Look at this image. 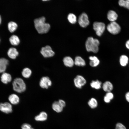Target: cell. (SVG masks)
Instances as JSON below:
<instances>
[{
  "label": "cell",
  "instance_id": "obj_1",
  "mask_svg": "<svg viewBox=\"0 0 129 129\" xmlns=\"http://www.w3.org/2000/svg\"><path fill=\"white\" fill-rule=\"evenodd\" d=\"M46 19L44 16L35 19L34 23L35 27L38 32L40 34L47 32L50 28V25L45 22Z\"/></svg>",
  "mask_w": 129,
  "mask_h": 129
},
{
  "label": "cell",
  "instance_id": "obj_2",
  "mask_svg": "<svg viewBox=\"0 0 129 129\" xmlns=\"http://www.w3.org/2000/svg\"><path fill=\"white\" fill-rule=\"evenodd\" d=\"M99 44V42L98 39L94 38L92 37H89L87 38L86 41L85 46L86 49L88 52H92L96 53L98 51Z\"/></svg>",
  "mask_w": 129,
  "mask_h": 129
},
{
  "label": "cell",
  "instance_id": "obj_3",
  "mask_svg": "<svg viewBox=\"0 0 129 129\" xmlns=\"http://www.w3.org/2000/svg\"><path fill=\"white\" fill-rule=\"evenodd\" d=\"M13 90L18 93L24 92L26 89V85L23 80L20 78H17L14 80L12 83Z\"/></svg>",
  "mask_w": 129,
  "mask_h": 129
},
{
  "label": "cell",
  "instance_id": "obj_4",
  "mask_svg": "<svg viewBox=\"0 0 129 129\" xmlns=\"http://www.w3.org/2000/svg\"><path fill=\"white\" fill-rule=\"evenodd\" d=\"M107 28L109 32L113 35L118 33L121 30L120 25L115 21L111 22L107 26Z\"/></svg>",
  "mask_w": 129,
  "mask_h": 129
},
{
  "label": "cell",
  "instance_id": "obj_5",
  "mask_svg": "<svg viewBox=\"0 0 129 129\" xmlns=\"http://www.w3.org/2000/svg\"><path fill=\"white\" fill-rule=\"evenodd\" d=\"M93 26L97 35L99 36L102 35L105 28V24L102 22H95L93 23Z\"/></svg>",
  "mask_w": 129,
  "mask_h": 129
},
{
  "label": "cell",
  "instance_id": "obj_6",
  "mask_svg": "<svg viewBox=\"0 0 129 129\" xmlns=\"http://www.w3.org/2000/svg\"><path fill=\"white\" fill-rule=\"evenodd\" d=\"M40 52L43 56L46 58L52 57L55 54L54 52L52 50L51 47L49 45L42 47Z\"/></svg>",
  "mask_w": 129,
  "mask_h": 129
},
{
  "label": "cell",
  "instance_id": "obj_7",
  "mask_svg": "<svg viewBox=\"0 0 129 129\" xmlns=\"http://www.w3.org/2000/svg\"><path fill=\"white\" fill-rule=\"evenodd\" d=\"M78 22L80 26L83 27H86L89 25L88 17L86 13H83L80 15L78 19Z\"/></svg>",
  "mask_w": 129,
  "mask_h": 129
},
{
  "label": "cell",
  "instance_id": "obj_8",
  "mask_svg": "<svg viewBox=\"0 0 129 129\" xmlns=\"http://www.w3.org/2000/svg\"><path fill=\"white\" fill-rule=\"evenodd\" d=\"M0 111L6 114L12 113L13 111L12 104L8 102L0 103Z\"/></svg>",
  "mask_w": 129,
  "mask_h": 129
},
{
  "label": "cell",
  "instance_id": "obj_9",
  "mask_svg": "<svg viewBox=\"0 0 129 129\" xmlns=\"http://www.w3.org/2000/svg\"><path fill=\"white\" fill-rule=\"evenodd\" d=\"M39 85L41 88L47 89L51 86L52 82L48 77L43 76L41 79Z\"/></svg>",
  "mask_w": 129,
  "mask_h": 129
},
{
  "label": "cell",
  "instance_id": "obj_10",
  "mask_svg": "<svg viewBox=\"0 0 129 129\" xmlns=\"http://www.w3.org/2000/svg\"><path fill=\"white\" fill-rule=\"evenodd\" d=\"M74 82L75 86L79 88H81L86 83L85 79L82 76L78 75L74 78Z\"/></svg>",
  "mask_w": 129,
  "mask_h": 129
},
{
  "label": "cell",
  "instance_id": "obj_11",
  "mask_svg": "<svg viewBox=\"0 0 129 129\" xmlns=\"http://www.w3.org/2000/svg\"><path fill=\"white\" fill-rule=\"evenodd\" d=\"M102 86L103 90L107 92H111L113 88L112 83L108 81L104 82L102 84Z\"/></svg>",
  "mask_w": 129,
  "mask_h": 129
},
{
  "label": "cell",
  "instance_id": "obj_12",
  "mask_svg": "<svg viewBox=\"0 0 129 129\" xmlns=\"http://www.w3.org/2000/svg\"><path fill=\"white\" fill-rule=\"evenodd\" d=\"M8 99L10 103L14 105L18 104L20 102L19 97L17 95L15 94H12L9 95Z\"/></svg>",
  "mask_w": 129,
  "mask_h": 129
},
{
  "label": "cell",
  "instance_id": "obj_13",
  "mask_svg": "<svg viewBox=\"0 0 129 129\" xmlns=\"http://www.w3.org/2000/svg\"><path fill=\"white\" fill-rule=\"evenodd\" d=\"M7 54L10 58L14 59L16 58L19 54V53L16 49L14 48H10L8 50Z\"/></svg>",
  "mask_w": 129,
  "mask_h": 129
},
{
  "label": "cell",
  "instance_id": "obj_14",
  "mask_svg": "<svg viewBox=\"0 0 129 129\" xmlns=\"http://www.w3.org/2000/svg\"><path fill=\"white\" fill-rule=\"evenodd\" d=\"M8 63L9 61L7 59L4 58H0V73L4 72Z\"/></svg>",
  "mask_w": 129,
  "mask_h": 129
},
{
  "label": "cell",
  "instance_id": "obj_15",
  "mask_svg": "<svg viewBox=\"0 0 129 129\" xmlns=\"http://www.w3.org/2000/svg\"><path fill=\"white\" fill-rule=\"evenodd\" d=\"M12 80L11 75L9 73L4 72L1 76V80L3 83L7 84L10 82Z\"/></svg>",
  "mask_w": 129,
  "mask_h": 129
},
{
  "label": "cell",
  "instance_id": "obj_16",
  "mask_svg": "<svg viewBox=\"0 0 129 129\" xmlns=\"http://www.w3.org/2000/svg\"><path fill=\"white\" fill-rule=\"evenodd\" d=\"M64 65L66 67H72L74 64V61L73 59L70 56L64 57L63 59Z\"/></svg>",
  "mask_w": 129,
  "mask_h": 129
},
{
  "label": "cell",
  "instance_id": "obj_17",
  "mask_svg": "<svg viewBox=\"0 0 129 129\" xmlns=\"http://www.w3.org/2000/svg\"><path fill=\"white\" fill-rule=\"evenodd\" d=\"M118 17V15L117 13L113 10L109 11L107 14V17L108 19L111 22H114Z\"/></svg>",
  "mask_w": 129,
  "mask_h": 129
},
{
  "label": "cell",
  "instance_id": "obj_18",
  "mask_svg": "<svg viewBox=\"0 0 129 129\" xmlns=\"http://www.w3.org/2000/svg\"><path fill=\"white\" fill-rule=\"evenodd\" d=\"M48 117L47 114L45 112H41L38 115L35 116L34 119L36 121H43L46 120Z\"/></svg>",
  "mask_w": 129,
  "mask_h": 129
},
{
  "label": "cell",
  "instance_id": "obj_19",
  "mask_svg": "<svg viewBox=\"0 0 129 129\" xmlns=\"http://www.w3.org/2000/svg\"><path fill=\"white\" fill-rule=\"evenodd\" d=\"M129 58L127 55H122L120 57L119 63L120 65L122 67L126 66L129 63Z\"/></svg>",
  "mask_w": 129,
  "mask_h": 129
},
{
  "label": "cell",
  "instance_id": "obj_20",
  "mask_svg": "<svg viewBox=\"0 0 129 129\" xmlns=\"http://www.w3.org/2000/svg\"><path fill=\"white\" fill-rule=\"evenodd\" d=\"M90 60L89 64L92 67H96L99 64L100 61L95 56H91L89 57Z\"/></svg>",
  "mask_w": 129,
  "mask_h": 129
},
{
  "label": "cell",
  "instance_id": "obj_21",
  "mask_svg": "<svg viewBox=\"0 0 129 129\" xmlns=\"http://www.w3.org/2000/svg\"><path fill=\"white\" fill-rule=\"evenodd\" d=\"M52 108L56 112L59 113L61 112L63 107L60 105L58 101L54 102L52 105Z\"/></svg>",
  "mask_w": 129,
  "mask_h": 129
},
{
  "label": "cell",
  "instance_id": "obj_22",
  "mask_svg": "<svg viewBox=\"0 0 129 129\" xmlns=\"http://www.w3.org/2000/svg\"><path fill=\"white\" fill-rule=\"evenodd\" d=\"M74 64L78 66H84L86 65L85 60L80 56L76 57L74 61Z\"/></svg>",
  "mask_w": 129,
  "mask_h": 129
},
{
  "label": "cell",
  "instance_id": "obj_23",
  "mask_svg": "<svg viewBox=\"0 0 129 129\" xmlns=\"http://www.w3.org/2000/svg\"><path fill=\"white\" fill-rule=\"evenodd\" d=\"M9 41L12 45L16 46L18 45L20 43V40L18 37L16 35H12L9 39Z\"/></svg>",
  "mask_w": 129,
  "mask_h": 129
},
{
  "label": "cell",
  "instance_id": "obj_24",
  "mask_svg": "<svg viewBox=\"0 0 129 129\" xmlns=\"http://www.w3.org/2000/svg\"><path fill=\"white\" fill-rule=\"evenodd\" d=\"M32 71L29 68L27 67L24 68L22 72V76L24 78H28L31 75Z\"/></svg>",
  "mask_w": 129,
  "mask_h": 129
},
{
  "label": "cell",
  "instance_id": "obj_25",
  "mask_svg": "<svg viewBox=\"0 0 129 129\" xmlns=\"http://www.w3.org/2000/svg\"><path fill=\"white\" fill-rule=\"evenodd\" d=\"M18 27L16 23L13 21L9 22L8 24V27L9 31L11 32H13L16 30Z\"/></svg>",
  "mask_w": 129,
  "mask_h": 129
},
{
  "label": "cell",
  "instance_id": "obj_26",
  "mask_svg": "<svg viewBox=\"0 0 129 129\" xmlns=\"http://www.w3.org/2000/svg\"><path fill=\"white\" fill-rule=\"evenodd\" d=\"M90 85L92 88L96 89H99L102 86V82L98 80L92 81Z\"/></svg>",
  "mask_w": 129,
  "mask_h": 129
},
{
  "label": "cell",
  "instance_id": "obj_27",
  "mask_svg": "<svg viewBox=\"0 0 129 129\" xmlns=\"http://www.w3.org/2000/svg\"><path fill=\"white\" fill-rule=\"evenodd\" d=\"M88 104L91 108H94L97 107V102L96 99L92 98L88 102Z\"/></svg>",
  "mask_w": 129,
  "mask_h": 129
},
{
  "label": "cell",
  "instance_id": "obj_28",
  "mask_svg": "<svg viewBox=\"0 0 129 129\" xmlns=\"http://www.w3.org/2000/svg\"><path fill=\"white\" fill-rule=\"evenodd\" d=\"M67 18L69 22L72 24H75L76 22V17L73 14L70 13L68 16Z\"/></svg>",
  "mask_w": 129,
  "mask_h": 129
},
{
  "label": "cell",
  "instance_id": "obj_29",
  "mask_svg": "<svg viewBox=\"0 0 129 129\" xmlns=\"http://www.w3.org/2000/svg\"><path fill=\"white\" fill-rule=\"evenodd\" d=\"M119 5L129 10V0H120L118 2Z\"/></svg>",
  "mask_w": 129,
  "mask_h": 129
},
{
  "label": "cell",
  "instance_id": "obj_30",
  "mask_svg": "<svg viewBox=\"0 0 129 129\" xmlns=\"http://www.w3.org/2000/svg\"><path fill=\"white\" fill-rule=\"evenodd\" d=\"M31 128L30 124L26 123L23 124L21 126L22 129H30Z\"/></svg>",
  "mask_w": 129,
  "mask_h": 129
},
{
  "label": "cell",
  "instance_id": "obj_31",
  "mask_svg": "<svg viewBox=\"0 0 129 129\" xmlns=\"http://www.w3.org/2000/svg\"><path fill=\"white\" fill-rule=\"evenodd\" d=\"M115 129H126L122 124L119 123L116 124Z\"/></svg>",
  "mask_w": 129,
  "mask_h": 129
},
{
  "label": "cell",
  "instance_id": "obj_32",
  "mask_svg": "<svg viewBox=\"0 0 129 129\" xmlns=\"http://www.w3.org/2000/svg\"><path fill=\"white\" fill-rule=\"evenodd\" d=\"M105 96L111 100L114 97L113 95L111 92H107Z\"/></svg>",
  "mask_w": 129,
  "mask_h": 129
},
{
  "label": "cell",
  "instance_id": "obj_33",
  "mask_svg": "<svg viewBox=\"0 0 129 129\" xmlns=\"http://www.w3.org/2000/svg\"><path fill=\"white\" fill-rule=\"evenodd\" d=\"M58 101L63 107H64L65 106L66 104L65 102L64 101L60 99Z\"/></svg>",
  "mask_w": 129,
  "mask_h": 129
},
{
  "label": "cell",
  "instance_id": "obj_34",
  "mask_svg": "<svg viewBox=\"0 0 129 129\" xmlns=\"http://www.w3.org/2000/svg\"><path fill=\"white\" fill-rule=\"evenodd\" d=\"M104 101L106 103H108L111 100L105 96L104 97Z\"/></svg>",
  "mask_w": 129,
  "mask_h": 129
},
{
  "label": "cell",
  "instance_id": "obj_35",
  "mask_svg": "<svg viewBox=\"0 0 129 129\" xmlns=\"http://www.w3.org/2000/svg\"><path fill=\"white\" fill-rule=\"evenodd\" d=\"M125 97L126 100L129 102V91L127 92L126 93Z\"/></svg>",
  "mask_w": 129,
  "mask_h": 129
},
{
  "label": "cell",
  "instance_id": "obj_36",
  "mask_svg": "<svg viewBox=\"0 0 129 129\" xmlns=\"http://www.w3.org/2000/svg\"><path fill=\"white\" fill-rule=\"evenodd\" d=\"M125 46L126 48L129 50V40H127L125 43Z\"/></svg>",
  "mask_w": 129,
  "mask_h": 129
},
{
  "label": "cell",
  "instance_id": "obj_37",
  "mask_svg": "<svg viewBox=\"0 0 129 129\" xmlns=\"http://www.w3.org/2000/svg\"><path fill=\"white\" fill-rule=\"evenodd\" d=\"M2 21L1 17V15H0V25L1 24Z\"/></svg>",
  "mask_w": 129,
  "mask_h": 129
},
{
  "label": "cell",
  "instance_id": "obj_38",
  "mask_svg": "<svg viewBox=\"0 0 129 129\" xmlns=\"http://www.w3.org/2000/svg\"><path fill=\"white\" fill-rule=\"evenodd\" d=\"M30 129H34L32 127L31 128H30Z\"/></svg>",
  "mask_w": 129,
  "mask_h": 129
},
{
  "label": "cell",
  "instance_id": "obj_39",
  "mask_svg": "<svg viewBox=\"0 0 129 129\" xmlns=\"http://www.w3.org/2000/svg\"></svg>",
  "mask_w": 129,
  "mask_h": 129
},
{
  "label": "cell",
  "instance_id": "obj_40",
  "mask_svg": "<svg viewBox=\"0 0 129 129\" xmlns=\"http://www.w3.org/2000/svg\"></svg>",
  "mask_w": 129,
  "mask_h": 129
}]
</instances>
